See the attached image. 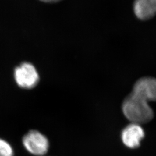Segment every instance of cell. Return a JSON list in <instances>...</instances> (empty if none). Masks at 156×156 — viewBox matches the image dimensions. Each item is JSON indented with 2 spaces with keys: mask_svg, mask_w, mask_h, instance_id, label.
I'll return each instance as SVG.
<instances>
[{
  "mask_svg": "<svg viewBox=\"0 0 156 156\" xmlns=\"http://www.w3.org/2000/svg\"><path fill=\"white\" fill-rule=\"evenodd\" d=\"M41 1H44L45 2H58L61 0H41Z\"/></svg>",
  "mask_w": 156,
  "mask_h": 156,
  "instance_id": "obj_8",
  "label": "cell"
},
{
  "mask_svg": "<svg viewBox=\"0 0 156 156\" xmlns=\"http://www.w3.org/2000/svg\"><path fill=\"white\" fill-rule=\"evenodd\" d=\"M122 110L124 116L131 123L140 125L149 122L154 117L148 102L133 93L123 101Z\"/></svg>",
  "mask_w": 156,
  "mask_h": 156,
  "instance_id": "obj_1",
  "label": "cell"
},
{
  "mask_svg": "<svg viewBox=\"0 0 156 156\" xmlns=\"http://www.w3.org/2000/svg\"><path fill=\"white\" fill-rule=\"evenodd\" d=\"M11 145L5 140L0 138V156H13Z\"/></svg>",
  "mask_w": 156,
  "mask_h": 156,
  "instance_id": "obj_7",
  "label": "cell"
},
{
  "mask_svg": "<svg viewBox=\"0 0 156 156\" xmlns=\"http://www.w3.org/2000/svg\"><path fill=\"white\" fill-rule=\"evenodd\" d=\"M23 144L28 152L34 156L46 154L49 148V142L44 134L38 131L28 132L23 138Z\"/></svg>",
  "mask_w": 156,
  "mask_h": 156,
  "instance_id": "obj_3",
  "label": "cell"
},
{
  "mask_svg": "<svg viewBox=\"0 0 156 156\" xmlns=\"http://www.w3.org/2000/svg\"><path fill=\"white\" fill-rule=\"evenodd\" d=\"M133 9L140 20H149L156 15V0H135Z\"/></svg>",
  "mask_w": 156,
  "mask_h": 156,
  "instance_id": "obj_6",
  "label": "cell"
},
{
  "mask_svg": "<svg viewBox=\"0 0 156 156\" xmlns=\"http://www.w3.org/2000/svg\"><path fill=\"white\" fill-rule=\"evenodd\" d=\"M133 93L147 102L156 101V79L151 77L140 78L134 84Z\"/></svg>",
  "mask_w": 156,
  "mask_h": 156,
  "instance_id": "obj_4",
  "label": "cell"
},
{
  "mask_svg": "<svg viewBox=\"0 0 156 156\" xmlns=\"http://www.w3.org/2000/svg\"><path fill=\"white\" fill-rule=\"evenodd\" d=\"M145 137V132L140 124L131 123L124 128L122 133L123 144L130 149H136L140 145Z\"/></svg>",
  "mask_w": 156,
  "mask_h": 156,
  "instance_id": "obj_5",
  "label": "cell"
},
{
  "mask_svg": "<svg viewBox=\"0 0 156 156\" xmlns=\"http://www.w3.org/2000/svg\"><path fill=\"white\" fill-rule=\"evenodd\" d=\"M14 78L17 84L24 89L34 87L39 82V73L33 65L23 62L14 71Z\"/></svg>",
  "mask_w": 156,
  "mask_h": 156,
  "instance_id": "obj_2",
  "label": "cell"
}]
</instances>
